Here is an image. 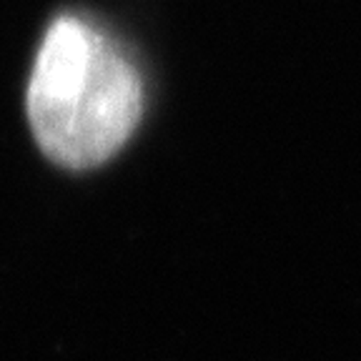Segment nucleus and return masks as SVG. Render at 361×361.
Segmentation results:
<instances>
[{
    "mask_svg": "<svg viewBox=\"0 0 361 361\" xmlns=\"http://www.w3.org/2000/svg\"><path fill=\"white\" fill-rule=\"evenodd\" d=\"M143 113V80L106 33L80 18L51 23L28 83V121L40 151L71 171L106 164Z\"/></svg>",
    "mask_w": 361,
    "mask_h": 361,
    "instance_id": "obj_1",
    "label": "nucleus"
}]
</instances>
